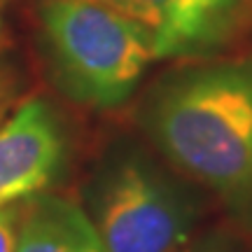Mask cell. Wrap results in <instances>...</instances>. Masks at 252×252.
<instances>
[{
	"instance_id": "obj_2",
	"label": "cell",
	"mask_w": 252,
	"mask_h": 252,
	"mask_svg": "<svg viewBox=\"0 0 252 252\" xmlns=\"http://www.w3.org/2000/svg\"><path fill=\"white\" fill-rule=\"evenodd\" d=\"M40 24L56 82L89 108H119L157 61L145 28L91 0H45Z\"/></svg>"
},
{
	"instance_id": "obj_9",
	"label": "cell",
	"mask_w": 252,
	"mask_h": 252,
	"mask_svg": "<svg viewBox=\"0 0 252 252\" xmlns=\"http://www.w3.org/2000/svg\"><path fill=\"white\" fill-rule=\"evenodd\" d=\"M12 80L9 75L2 68H0V124L5 122V112L9 110V103H12Z\"/></svg>"
},
{
	"instance_id": "obj_6",
	"label": "cell",
	"mask_w": 252,
	"mask_h": 252,
	"mask_svg": "<svg viewBox=\"0 0 252 252\" xmlns=\"http://www.w3.org/2000/svg\"><path fill=\"white\" fill-rule=\"evenodd\" d=\"M17 252H105L87 210L40 191L21 201Z\"/></svg>"
},
{
	"instance_id": "obj_1",
	"label": "cell",
	"mask_w": 252,
	"mask_h": 252,
	"mask_svg": "<svg viewBox=\"0 0 252 252\" xmlns=\"http://www.w3.org/2000/svg\"><path fill=\"white\" fill-rule=\"evenodd\" d=\"M143 119L159 152L252 234V56H213L171 72Z\"/></svg>"
},
{
	"instance_id": "obj_3",
	"label": "cell",
	"mask_w": 252,
	"mask_h": 252,
	"mask_svg": "<svg viewBox=\"0 0 252 252\" xmlns=\"http://www.w3.org/2000/svg\"><path fill=\"white\" fill-rule=\"evenodd\" d=\"M89 217L105 252H178L191 241L201 206L147 154L124 147L96 175Z\"/></svg>"
},
{
	"instance_id": "obj_4",
	"label": "cell",
	"mask_w": 252,
	"mask_h": 252,
	"mask_svg": "<svg viewBox=\"0 0 252 252\" xmlns=\"http://www.w3.org/2000/svg\"><path fill=\"white\" fill-rule=\"evenodd\" d=\"M135 21L157 59L203 61L226 52L252 21V0H91Z\"/></svg>"
},
{
	"instance_id": "obj_7",
	"label": "cell",
	"mask_w": 252,
	"mask_h": 252,
	"mask_svg": "<svg viewBox=\"0 0 252 252\" xmlns=\"http://www.w3.org/2000/svg\"><path fill=\"white\" fill-rule=\"evenodd\" d=\"M21 203L0 208V252H17Z\"/></svg>"
},
{
	"instance_id": "obj_5",
	"label": "cell",
	"mask_w": 252,
	"mask_h": 252,
	"mask_svg": "<svg viewBox=\"0 0 252 252\" xmlns=\"http://www.w3.org/2000/svg\"><path fill=\"white\" fill-rule=\"evenodd\" d=\"M65 159V135L49 103L31 98L0 124V208L45 191Z\"/></svg>"
},
{
	"instance_id": "obj_8",
	"label": "cell",
	"mask_w": 252,
	"mask_h": 252,
	"mask_svg": "<svg viewBox=\"0 0 252 252\" xmlns=\"http://www.w3.org/2000/svg\"><path fill=\"white\" fill-rule=\"evenodd\" d=\"M178 252H236V250L234 245L224 241V238H206V241H198V243H187Z\"/></svg>"
}]
</instances>
